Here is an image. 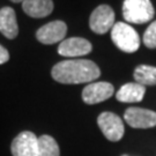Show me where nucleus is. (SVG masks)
<instances>
[{"label": "nucleus", "mask_w": 156, "mask_h": 156, "mask_svg": "<svg viewBox=\"0 0 156 156\" xmlns=\"http://www.w3.org/2000/svg\"><path fill=\"white\" fill-rule=\"evenodd\" d=\"M124 118L133 128H151L156 126V112L144 108H128L124 113Z\"/></svg>", "instance_id": "0eeeda50"}, {"label": "nucleus", "mask_w": 156, "mask_h": 156, "mask_svg": "<svg viewBox=\"0 0 156 156\" xmlns=\"http://www.w3.org/2000/svg\"><path fill=\"white\" fill-rule=\"evenodd\" d=\"M155 9L151 0H124L123 16L125 21L142 24L153 20Z\"/></svg>", "instance_id": "7ed1b4c3"}, {"label": "nucleus", "mask_w": 156, "mask_h": 156, "mask_svg": "<svg viewBox=\"0 0 156 156\" xmlns=\"http://www.w3.org/2000/svg\"><path fill=\"white\" fill-rule=\"evenodd\" d=\"M115 24V12L110 6L101 5L95 8L89 19V27L98 35L106 34Z\"/></svg>", "instance_id": "423d86ee"}, {"label": "nucleus", "mask_w": 156, "mask_h": 156, "mask_svg": "<svg viewBox=\"0 0 156 156\" xmlns=\"http://www.w3.org/2000/svg\"><path fill=\"white\" fill-rule=\"evenodd\" d=\"M38 156H60L59 146L51 135L38 136Z\"/></svg>", "instance_id": "2eb2a0df"}, {"label": "nucleus", "mask_w": 156, "mask_h": 156, "mask_svg": "<svg viewBox=\"0 0 156 156\" xmlns=\"http://www.w3.org/2000/svg\"><path fill=\"white\" fill-rule=\"evenodd\" d=\"M8 60H9V53H8V51L2 45H0V65L5 64Z\"/></svg>", "instance_id": "f3484780"}, {"label": "nucleus", "mask_w": 156, "mask_h": 156, "mask_svg": "<svg viewBox=\"0 0 156 156\" xmlns=\"http://www.w3.org/2000/svg\"><path fill=\"white\" fill-rule=\"evenodd\" d=\"M111 39L119 50L126 53H133L140 48L139 34L133 27L124 22L113 24L111 29Z\"/></svg>", "instance_id": "f03ea898"}, {"label": "nucleus", "mask_w": 156, "mask_h": 156, "mask_svg": "<svg viewBox=\"0 0 156 156\" xmlns=\"http://www.w3.org/2000/svg\"><path fill=\"white\" fill-rule=\"evenodd\" d=\"M22 9L31 17L41 19L50 15L53 11L52 0H23Z\"/></svg>", "instance_id": "f8f14e48"}, {"label": "nucleus", "mask_w": 156, "mask_h": 156, "mask_svg": "<svg viewBox=\"0 0 156 156\" xmlns=\"http://www.w3.org/2000/svg\"><path fill=\"white\" fill-rule=\"evenodd\" d=\"M93 46L89 41L82 37H71L64 39L58 46V53L67 58H75V57L86 56L90 53Z\"/></svg>", "instance_id": "9d476101"}, {"label": "nucleus", "mask_w": 156, "mask_h": 156, "mask_svg": "<svg viewBox=\"0 0 156 156\" xmlns=\"http://www.w3.org/2000/svg\"><path fill=\"white\" fill-rule=\"evenodd\" d=\"M97 125L109 141L116 142L123 138L125 127L122 118L113 112H102L97 117Z\"/></svg>", "instance_id": "20e7f679"}, {"label": "nucleus", "mask_w": 156, "mask_h": 156, "mask_svg": "<svg viewBox=\"0 0 156 156\" xmlns=\"http://www.w3.org/2000/svg\"><path fill=\"white\" fill-rule=\"evenodd\" d=\"M134 80L142 86H156V67L139 65L134 69Z\"/></svg>", "instance_id": "4468645a"}, {"label": "nucleus", "mask_w": 156, "mask_h": 156, "mask_svg": "<svg viewBox=\"0 0 156 156\" xmlns=\"http://www.w3.org/2000/svg\"><path fill=\"white\" fill-rule=\"evenodd\" d=\"M11 1H13V2H22L23 0H11Z\"/></svg>", "instance_id": "a211bd4d"}, {"label": "nucleus", "mask_w": 156, "mask_h": 156, "mask_svg": "<svg viewBox=\"0 0 156 156\" xmlns=\"http://www.w3.org/2000/svg\"><path fill=\"white\" fill-rule=\"evenodd\" d=\"M144 44L148 49H156V21L151 22L144 34Z\"/></svg>", "instance_id": "dca6fc26"}, {"label": "nucleus", "mask_w": 156, "mask_h": 156, "mask_svg": "<svg viewBox=\"0 0 156 156\" xmlns=\"http://www.w3.org/2000/svg\"><path fill=\"white\" fill-rule=\"evenodd\" d=\"M11 153L13 156H38V136L30 131L19 133L12 141Z\"/></svg>", "instance_id": "39448f33"}, {"label": "nucleus", "mask_w": 156, "mask_h": 156, "mask_svg": "<svg viewBox=\"0 0 156 156\" xmlns=\"http://www.w3.org/2000/svg\"><path fill=\"white\" fill-rule=\"evenodd\" d=\"M67 33V26L64 21H52L41 27L36 33V37L42 44H55L62 42Z\"/></svg>", "instance_id": "1a4fd4ad"}, {"label": "nucleus", "mask_w": 156, "mask_h": 156, "mask_svg": "<svg viewBox=\"0 0 156 156\" xmlns=\"http://www.w3.org/2000/svg\"><path fill=\"white\" fill-rule=\"evenodd\" d=\"M51 75L59 83L79 84L98 79L101 71L100 67L91 60L68 59L58 62L52 67Z\"/></svg>", "instance_id": "f257e3e1"}, {"label": "nucleus", "mask_w": 156, "mask_h": 156, "mask_svg": "<svg viewBox=\"0 0 156 156\" xmlns=\"http://www.w3.org/2000/svg\"><path fill=\"white\" fill-rule=\"evenodd\" d=\"M145 94V86L136 82H129L120 87L116 94V98L123 103H136L142 101Z\"/></svg>", "instance_id": "ddd939ff"}, {"label": "nucleus", "mask_w": 156, "mask_h": 156, "mask_svg": "<svg viewBox=\"0 0 156 156\" xmlns=\"http://www.w3.org/2000/svg\"><path fill=\"white\" fill-rule=\"evenodd\" d=\"M115 93V88L109 82H93L82 90V100L86 104H97L109 100Z\"/></svg>", "instance_id": "6e6552de"}, {"label": "nucleus", "mask_w": 156, "mask_h": 156, "mask_svg": "<svg viewBox=\"0 0 156 156\" xmlns=\"http://www.w3.org/2000/svg\"><path fill=\"white\" fill-rule=\"evenodd\" d=\"M0 33L8 39L16 38L19 26L15 11L12 7H2L0 9Z\"/></svg>", "instance_id": "9b49d317"}, {"label": "nucleus", "mask_w": 156, "mask_h": 156, "mask_svg": "<svg viewBox=\"0 0 156 156\" xmlns=\"http://www.w3.org/2000/svg\"><path fill=\"white\" fill-rule=\"evenodd\" d=\"M122 156H128V155H122Z\"/></svg>", "instance_id": "6ab92c4d"}]
</instances>
